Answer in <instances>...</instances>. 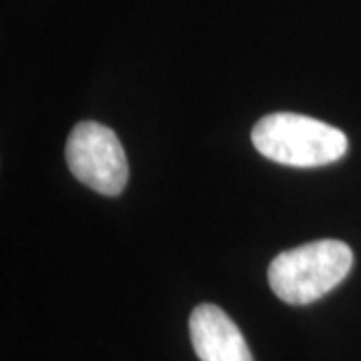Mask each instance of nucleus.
<instances>
[{
  "label": "nucleus",
  "mask_w": 361,
  "mask_h": 361,
  "mask_svg": "<svg viewBox=\"0 0 361 361\" xmlns=\"http://www.w3.org/2000/svg\"><path fill=\"white\" fill-rule=\"evenodd\" d=\"M353 251L343 241L322 239L279 253L267 279L273 293L289 305H307L336 289L351 271Z\"/></svg>",
  "instance_id": "nucleus-1"
},
{
  "label": "nucleus",
  "mask_w": 361,
  "mask_h": 361,
  "mask_svg": "<svg viewBox=\"0 0 361 361\" xmlns=\"http://www.w3.org/2000/svg\"><path fill=\"white\" fill-rule=\"evenodd\" d=\"M251 141L259 153L287 167H323L348 153V137L313 116L273 113L253 127Z\"/></svg>",
  "instance_id": "nucleus-2"
},
{
  "label": "nucleus",
  "mask_w": 361,
  "mask_h": 361,
  "mask_svg": "<svg viewBox=\"0 0 361 361\" xmlns=\"http://www.w3.org/2000/svg\"><path fill=\"white\" fill-rule=\"evenodd\" d=\"M66 163L82 185L106 197L121 193L129 179V163L118 137L94 121H82L71 130Z\"/></svg>",
  "instance_id": "nucleus-3"
},
{
  "label": "nucleus",
  "mask_w": 361,
  "mask_h": 361,
  "mask_svg": "<svg viewBox=\"0 0 361 361\" xmlns=\"http://www.w3.org/2000/svg\"><path fill=\"white\" fill-rule=\"evenodd\" d=\"M189 334L201 361H253L239 327L213 303L195 307L189 317Z\"/></svg>",
  "instance_id": "nucleus-4"
}]
</instances>
